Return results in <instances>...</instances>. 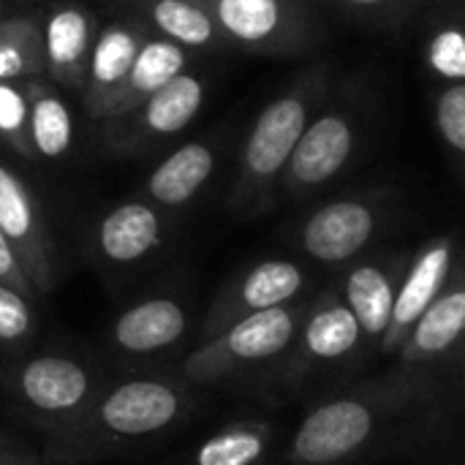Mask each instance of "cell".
<instances>
[{"label":"cell","mask_w":465,"mask_h":465,"mask_svg":"<svg viewBox=\"0 0 465 465\" xmlns=\"http://www.w3.org/2000/svg\"><path fill=\"white\" fill-rule=\"evenodd\" d=\"M229 49L302 57L322 46L324 27L311 0H207Z\"/></svg>","instance_id":"cell-8"},{"label":"cell","mask_w":465,"mask_h":465,"mask_svg":"<svg viewBox=\"0 0 465 465\" xmlns=\"http://www.w3.org/2000/svg\"><path fill=\"white\" fill-rule=\"evenodd\" d=\"M218 166V147L213 139H193L169 153L147 177L144 196L163 213L188 207L213 180Z\"/></svg>","instance_id":"cell-20"},{"label":"cell","mask_w":465,"mask_h":465,"mask_svg":"<svg viewBox=\"0 0 465 465\" xmlns=\"http://www.w3.org/2000/svg\"><path fill=\"white\" fill-rule=\"evenodd\" d=\"M0 283L19 292V294H25V297H30V300H35V292H33V286H30V281H27L16 253H14V248H11V242L5 240L3 232H0Z\"/></svg>","instance_id":"cell-31"},{"label":"cell","mask_w":465,"mask_h":465,"mask_svg":"<svg viewBox=\"0 0 465 465\" xmlns=\"http://www.w3.org/2000/svg\"><path fill=\"white\" fill-rule=\"evenodd\" d=\"M406 262H409L406 253L384 251V253H365L351 264H346L338 294L354 313L371 351H379L381 338L390 327V316Z\"/></svg>","instance_id":"cell-17"},{"label":"cell","mask_w":465,"mask_h":465,"mask_svg":"<svg viewBox=\"0 0 465 465\" xmlns=\"http://www.w3.org/2000/svg\"><path fill=\"white\" fill-rule=\"evenodd\" d=\"M0 465H41V452H35L22 439L0 430Z\"/></svg>","instance_id":"cell-32"},{"label":"cell","mask_w":465,"mask_h":465,"mask_svg":"<svg viewBox=\"0 0 465 465\" xmlns=\"http://www.w3.org/2000/svg\"><path fill=\"white\" fill-rule=\"evenodd\" d=\"M308 297L234 322L210 341H202L180 368L188 384L210 387L242 379H264L292 349L302 324Z\"/></svg>","instance_id":"cell-5"},{"label":"cell","mask_w":465,"mask_h":465,"mask_svg":"<svg viewBox=\"0 0 465 465\" xmlns=\"http://www.w3.org/2000/svg\"><path fill=\"white\" fill-rule=\"evenodd\" d=\"M308 272L292 259H262L232 275L215 294L202 322V341L215 338L226 327L253 313L289 305L305 297Z\"/></svg>","instance_id":"cell-12"},{"label":"cell","mask_w":465,"mask_h":465,"mask_svg":"<svg viewBox=\"0 0 465 465\" xmlns=\"http://www.w3.org/2000/svg\"><path fill=\"white\" fill-rule=\"evenodd\" d=\"M0 232L11 242L35 297L54 289V248L35 193L19 172L0 158Z\"/></svg>","instance_id":"cell-13"},{"label":"cell","mask_w":465,"mask_h":465,"mask_svg":"<svg viewBox=\"0 0 465 465\" xmlns=\"http://www.w3.org/2000/svg\"><path fill=\"white\" fill-rule=\"evenodd\" d=\"M455 262H458L455 234H439V237L428 240L414 256H409L398 294H395L390 327L381 338L379 354L392 357L398 351V346L403 343V338L409 335L414 322L428 311V305L447 286Z\"/></svg>","instance_id":"cell-16"},{"label":"cell","mask_w":465,"mask_h":465,"mask_svg":"<svg viewBox=\"0 0 465 465\" xmlns=\"http://www.w3.org/2000/svg\"><path fill=\"white\" fill-rule=\"evenodd\" d=\"M368 351L354 313L338 289H327L308 300L292 349L259 384L278 398H294L311 392L322 381H341L365 362L362 357Z\"/></svg>","instance_id":"cell-4"},{"label":"cell","mask_w":465,"mask_h":465,"mask_svg":"<svg viewBox=\"0 0 465 465\" xmlns=\"http://www.w3.org/2000/svg\"><path fill=\"white\" fill-rule=\"evenodd\" d=\"M104 384L93 362L68 354H25L0 362V390L8 406L46 436L74 425Z\"/></svg>","instance_id":"cell-6"},{"label":"cell","mask_w":465,"mask_h":465,"mask_svg":"<svg viewBox=\"0 0 465 465\" xmlns=\"http://www.w3.org/2000/svg\"><path fill=\"white\" fill-rule=\"evenodd\" d=\"M278 425L267 420H234L202 439L180 465H272Z\"/></svg>","instance_id":"cell-23"},{"label":"cell","mask_w":465,"mask_h":465,"mask_svg":"<svg viewBox=\"0 0 465 465\" xmlns=\"http://www.w3.org/2000/svg\"><path fill=\"white\" fill-rule=\"evenodd\" d=\"M433 120L439 139L444 142L455 163H460L465 155V82L444 84L436 93Z\"/></svg>","instance_id":"cell-30"},{"label":"cell","mask_w":465,"mask_h":465,"mask_svg":"<svg viewBox=\"0 0 465 465\" xmlns=\"http://www.w3.org/2000/svg\"><path fill=\"white\" fill-rule=\"evenodd\" d=\"M38 332V316L30 297L0 283V362L27 354Z\"/></svg>","instance_id":"cell-28"},{"label":"cell","mask_w":465,"mask_h":465,"mask_svg":"<svg viewBox=\"0 0 465 465\" xmlns=\"http://www.w3.org/2000/svg\"><path fill=\"white\" fill-rule=\"evenodd\" d=\"M327 3L365 27L381 33H406L422 25L441 0H327Z\"/></svg>","instance_id":"cell-27"},{"label":"cell","mask_w":465,"mask_h":465,"mask_svg":"<svg viewBox=\"0 0 465 465\" xmlns=\"http://www.w3.org/2000/svg\"><path fill=\"white\" fill-rule=\"evenodd\" d=\"M362 136V106L346 95L332 98L327 93L281 174L278 193L289 202H302L338 183L360 155Z\"/></svg>","instance_id":"cell-7"},{"label":"cell","mask_w":465,"mask_h":465,"mask_svg":"<svg viewBox=\"0 0 465 465\" xmlns=\"http://www.w3.org/2000/svg\"><path fill=\"white\" fill-rule=\"evenodd\" d=\"M465 330V270L458 259L441 294L414 322L403 343L398 346V368L444 381L450 368L460 365Z\"/></svg>","instance_id":"cell-11"},{"label":"cell","mask_w":465,"mask_h":465,"mask_svg":"<svg viewBox=\"0 0 465 465\" xmlns=\"http://www.w3.org/2000/svg\"><path fill=\"white\" fill-rule=\"evenodd\" d=\"M5 16H11V0H0V22Z\"/></svg>","instance_id":"cell-33"},{"label":"cell","mask_w":465,"mask_h":465,"mask_svg":"<svg viewBox=\"0 0 465 465\" xmlns=\"http://www.w3.org/2000/svg\"><path fill=\"white\" fill-rule=\"evenodd\" d=\"M169 213L147 199H128L112 207L93 232L98 259L112 270H131L150 259L166 240Z\"/></svg>","instance_id":"cell-19"},{"label":"cell","mask_w":465,"mask_h":465,"mask_svg":"<svg viewBox=\"0 0 465 465\" xmlns=\"http://www.w3.org/2000/svg\"><path fill=\"white\" fill-rule=\"evenodd\" d=\"M191 327V311L180 297L155 294L125 308L112 330L109 349L128 365H147L174 351Z\"/></svg>","instance_id":"cell-14"},{"label":"cell","mask_w":465,"mask_h":465,"mask_svg":"<svg viewBox=\"0 0 465 465\" xmlns=\"http://www.w3.org/2000/svg\"><path fill=\"white\" fill-rule=\"evenodd\" d=\"M38 76H46L38 14H11L0 22V82H22Z\"/></svg>","instance_id":"cell-26"},{"label":"cell","mask_w":465,"mask_h":465,"mask_svg":"<svg viewBox=\"0 0 465 465\" xmlns=\"http://www.w3.org/2000/svg\"><path fill=\"white\" fill-rule=\"evenodd\" d=\"M27 79L0 82V144L22 158H33L27 142Z\"/></svg>","instance_id":"cell-29"},{"label":"cell","mask_w":465,"mask_h":465,"mask_svg":"<svg viewBox=\"0 0 465 465\" xmlns=\"http://www.w3.org/2000/svg\"><path fill=\"white\" fill-rule=\"evenodd\" d=\"M191 63H193V52L161 38L155 33H147L123 84L117 87V93L112 95V101L101 117V125H112V123L123 120L125 114H131L147 95H153L158 87L172 82L185 68H191Z\"/></svg>","instance_id":"cell-21"},{"label":"cell","mask_w":465,"mask_h":465,"mask_svg":"<svg viewBox=\"0 0 465 465\" xmlns=\"http://www.w3.org/2000/svg\"><path fill=\"white\" fill-rule=\"evenodd\" d=\"M150 33L188 49V52H223L229 49L207 0H128Z\"/></svg>","instance_id":"cell-22"},{"label":"cell","mask_w":465,"mask_h":465,"mask_svg":"<svg viewBox=\"0 0 465 465\" xmlns=\"http://www.w3.org/2000/svg\"><path fill=\"white\" fill-rule=\"evenodd\" d=\"M330 63L305 68L281 90L248 131L226 207L240 218H256L275 204L281 174L330 87Z\"/></svg>","instance_id":"cell-3"},{"label":"cell","mask_w":465,"mask_h":465,"mask_svg":"<svg viewBox=\"0 0 465 465\" xmlns=\"http://www.w3.org/2000/svg\"><path fill=\"white\" fill-rule=\"evenodd\" d=\"M207 101V79L191 65L147 95L131 114L104 125V142L114 155H144L183 134Z\"/></svg>","instance_id":"cell-10"},{"label":"cell","mask_w":465,"mask_h":465,"mask_svg":"<svg viewBox=\"0 0 465 465\" xmlns=\"http://www.w3.org/2000/svg\"><path fill=\"white\" fill-rule=\"evenodd\" d=\"M38 25L46 79L60 93L79 98L87 57L101 27L98 16L84 0H54L44 14H38Z\"/></svg>","instance_id":"cell-15"},{"label":"cell","mask_w":465,"mask_h":465,"mask_svg":"<svg viewBox=\"0 0 465 465\" xmlns=\"http://www.w3.org/2000/svg\"><path fill=\"white\" fill-rule=\"evenodd\" d=\"M392 215V191L373 188L349 193L311 210L297 232L294 245L324 267H346L365 256Z\"/></svg>","instance_id":"cell-9"},{"label":"cell","mask_w":465,"mask_h":465,"mask_svg":"<svg viewBox=\"0 0 465 465\" xmlns=\"http://www.w3.org/2000/svg\"><path fill=\"white\" fill-rule=\"evenodd\" d=\"M27 142L33 158L63 161L74 147V114L65 95L46 79H27Z\"/></svg>","instance_id":"cell-24"},{"label":"cell","mask_w":465,"mask_h":465,"mask_svg":"<svg viewBox=\"0 0 465 465\" xmlns=\"http://www.w3.org/2000/svg\"><path fill=\"white\" fill-rule=\"evenodd\" d=\"M147 33H150L147 25L134 11H125L120 16H112L109 22H101L95 44L87 57L84 82L79 93V104L90 120L101 123L112 95L123 84Z\"/></svg>","instance_id":"cell-18"},{"label":"cell","mask_w":465,"mask_h":465,"mask_svg":"<svg viewBox=\"0 0 465 465\" xmlns=\"http://www.w3.org/2000/svg\"><path fill=\"white\" fill-rule=\"evenodd\" d=\"M430 27L425 41V63L444 84L465 79V35L460 0H441L436 11L422 22Z\"/></svg>","instance_id":"cell-25"},{"label":"cell","mask_w":465,"mask_h":465,"mask_svg":"<svg viewBox=\"0 0 465 465\" xmlns=\"http://www.w3.org/2000/svg\"><path fill=\"white\" fill-rule=\"evenodd\" d=\"M191 387L158 371L104 384L74 425L46 436L41 465L95 463L172 433L196 406Z\"/></svg>","instance_id":"cell-2"},{"label":"cell","mask_w":465,"mask_h":465,"mask_svg":"<svg viewBox=\"0 0 465 465\" xmlns=\"http://www.w3.org/2000/svg\"><path fill=\"white\" fill-rule=\"evenodd\" d=\"M444 414L441 381L401 371L341 384L308 406L283 465H351L411 444L436 430Z\"/></svg>","instance_id":"cell-1"}]
</instances>
